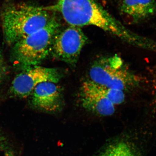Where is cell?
I'll return each instance as SVG.
<instances>
[{"label": "cell", "mask_w": 156, "mask_h": 156, "mask_svg": "<svg viewBox=\"0 0 156 156\" xmlns=\"http://www.w3.org/2000/svg\"><path fill=\"white\" fill-rule=\"evenodd\" d=\"M61 27L53 16L47 25L14 44L12 58L22 69L39 65L50 53L53 40Z\"/></svg>", "instance_id": "3957f363"}, {"label": "cell", "mask_w": 156, "mask_h": 156, "mask_svg": "<svg viewBox=\"0 0 156 156\" xmlns=\"http://www.w3.org/2000/svg\"><path fill=\"white\" fill-rule=\"evenodd\" d=\"M152 83L153 88V101L154 103L156 108V73L154 75L152 79Z\"/></svg>", "instance_id": "4fadbf2b"}, {"label": "cell", "mask_w": 156, "mask_h": 156, "mask_svg": "<svg viewBox=\"0 0 156 156\" xmlns=\"http://www.w3.org/2000/svg\"><path fill=\"white\" fill-rule=\"evenodd\" d=\"M97 156H139L135 148L129 143L120 141L109 146Z\"/></svg>", "instance_id": "30bf717a"}, {"label": "cell", "mask_w": 156, "mask_h": 156, "mask_svg": "<svg viewBox=\"0 0 156 156\" xmlns=\"http://www.w3.org/2000/svg\"><path fill=\"white\" fill-rule=\"evenodd\" d=\"M48 10L59 12L70 25L93 26L135 47L150 49L152 41L134 33L112 16L96 0H56Z\"/></svg>", "instance_id": "6da1fadb"}, {"label": "cell", "mask_w": 156, "mask_h": 156, "mask_svg": "<svg viewBox=\"0 0 156 156\" xmlns=\"http://www.w3.org/2000/svg\"><path fill=\"white\" fill-rule=\"evenodd\" d=\"M95 84L98 91L105 95L115 106L121 104L125 101L126 98L125 92L121 90L108 88L98 84Z\"/></svg>", "instance_id": "8fae6325"}, {"label": "cell", "mask_w": 156, "mask_h": 156, "mask_svg": "<svg viewBox=\"0 0 156 156\" xmlns=\"http://www.w3.org/2000/svg\"><path fill=\"white\" fill-rule=\"evenodd\" d=\"M121 11L134 22L150 17L156 12L155 0H122Z\"/></svg>", "instance_id": "9c48e42d"}, {"label": "cell", "mask_w": 156, "mask_h": 156, "mask_svg": "<svg viewBox=\"0 0 156 156\" xmlns=\"http://www.w3.org/2000/svg\"><path fill=\"white\" fill-rule=\"evenodd\" d=\"M79 98L85 109L101 116H108L114 113L115 106L98 91L94 83L89 80L81 85Z\"/></svg>", "instance_id": "ba28073f"}, {"label": "cell", "mask_w": 156, "mask_h": 156, "mask_svg": "<svg viewBox=\"0 0 156 156\" xmlns=\"http://www.w3.org/2000/svg\"><path fill=\"white\" fill-rule=\"evenodd\" d=\"M63 73L60 69L39 65L23 69L12 81L10 94L14 97L26 98L29 96L34 89L44 82L57 83L63 77Z\"/></svg>", "instance_id": "8992f818"}, {"label": "cell", "mask_w": 156, "mask_h": 156, "mask_svg": "<svg viewBox=\"0 0 156 156\" xmlns=\"http://www.w3.org/2000/svg\"><path fill=\"white\" fill-rule=\"evenodd\" d=\"M5 139L2 135L0 134V150L3 149L5 146Z\"/></svg>", "instance_id": "5bb4252c"}, {"label": "cell", "mask_w": 156, "mask_h": 156, "mask_svg": "<svg viewBox=\"0 0 156 156\" xmlns=\"http://www.w3.org/2000/svg\"><path fill=\"white\" fill-rule=\"evenodd\" d=\"M57 84L47 82L39 84L30 95L32 107L45 112L60 111L65 100L62 87Z\"/></svg>", "instance_id": "52a82bcc"}, {"label": "cell", "mask_w": 156, "mask_h": 156, "mask_svg": "<svg viewBox=\"0 0 156 156\" xmlns=\"http://www.w3.org/2000/svg\"><path fill=\"white\" fill-rule=\"evenodd\" d=\"M89 75L88 80L95 84L124 92L135 89L140 82L139 77L117 55L97 59L90 67Z\"/></svg>", "instance_id": "277c9868"}, {"label": "cell", "mask_w": 156, "mask_h": 156, "mask_svg": "<svg viewBox=\"0 0 156 156\" xmlns=\"http://www.w3.org/2000/svg\"><path fill=\"white\" fill-rule=\"evenodd\" d=\"M45 7L26 3H9L2 12L3 33L9 45H13L47 25L53 16Z\"/></svg>", "instance_id": "7a4b0ae2"}, {"label": "cell", "mask_w": 156, "mask_h": 156, "mask_svg": "<svg viewBox=\"0 0 156 156\" xmlns=\"http://www.w3.org/2000/svg\"><path fill=\"white\" fill-rule=\"evenodd\" d=\"M88 39L80 27L69 25L55 36L50 53L54 58L75 67Z\"/></svg>", "instance_id": "5b68a950"}, {"label": "cell", "mask_w": 156, "mask_h": 156, "mask_svg": "<svg viewBox=\"0 0 156 156\" xmlns=\"http://www.w3.org/2000/svg\"><path fill=\"white\" fill-rule=\"evenodd\" d=\"M7 69L2 53L0 50V83L2 82L6 74Z\"/></svg>", "instance_id": "7c38bea8"}]
</instances>
